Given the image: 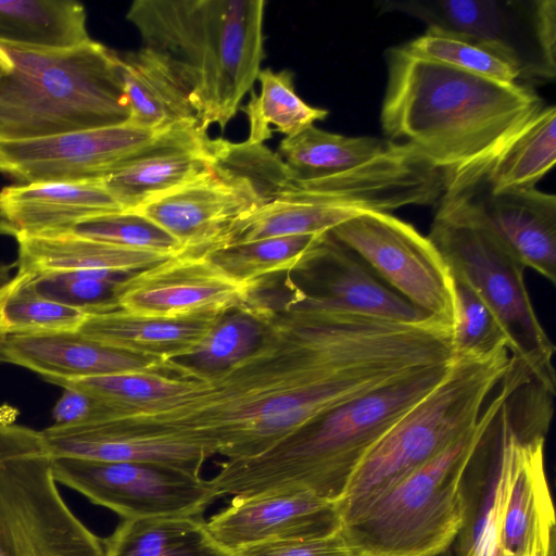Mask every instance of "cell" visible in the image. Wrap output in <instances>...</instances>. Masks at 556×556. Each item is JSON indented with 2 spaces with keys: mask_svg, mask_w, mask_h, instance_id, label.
Masks as SVG:
<instances>
[{
  "mask_svg": "<svg viewBox=\"0 0 556 556\" xmlns=\"http://www.w3.org/2000/svg\"><path fill=\"white\" fill-rule=\"evenodd\" d=\"M268 306L257 349L237 364L202 372L172 362L181 380L170 399L117 408L111 419L140 435L197 444L227 459L257 456L328 412L419 372L416 326L303 304L289 283Z\"/></svg>",
  "mask_w": 556,
  "mask_h": 556,
  "instance_id": "6da1fadb",
  "label": "cell"
},
{
  "mask_svg": "<svg viewBox=\"0 0 556 556\" xmlns=\"http://www.w3.org/2000/svg\"><path fill=\"white\" fill-rule=\"evenodd\" d=\"M386 63L382 130L441 173L443 194L480 188L503 150L545 106L533 87L471 75L404 46L388 49Z\"/></svg>",
  "mask_w": 556,
  "mask_h": 556,
  "instance_id": "7a4b0ae2",
  "label": "cell"
},
{
  "mask_svg": "<svg viewBox=\"0 0 556 556\" xmlns=\"http://www.w3.org/2000/svg\"><path fill=\"white\" fill-rule=\"evenodd\" d=\"M451 363L371 391L314 419L266 452L218 464L217 498L300 489L338 503L377 442L448 374Z\"/></svg>",
  "mask_w": 556,
  "mask_h": 556,
  "instance_id": "3957f363",
  "label": "cell"
},
{
  "mask_svg": "<svg viewBox=\"0 0 556 556\" xmlns=\"http://www.w3.org/2000/svg\"><path fill=\"white\" fill-rule=\"evenodd\" d=\"M263 0H136L126 18L172 66L199 127L224 129L265 58Z\"/></svg>",
  "mask_w": 556,
  "mask_h": 556,
  "instance_id": "277c9868",
  "label": "cell"
},
{
  "mask_svg": "<svg viewBox=\"0 0 556 556\" xmlns=\"http://www.w3.org/2000/svg\"><path fill=\"white\" fill-rule=\"evenodd\" d=\"M0 140H28L121 125L130 111L119 55L91 38L67 48L0 43Z\"/></svg>",
  "mask_w": 556,
  "mask_h": 556,
  "instance_id": "5b68a950",
  "label": "cell"
},
{
  "mask_svg": "<svg viewBox=\"0 0 556 556\" xmlns=\"http://www.w3.org/2000/svg\"><path fill=\"white\" fill-rule=\"evenodd\" d=\"M428 238L451 274L468 283L498 321L509 353L505 379L555 395V345L534 311L526 268L496 235L476 194H442Z\"/></svg>",
  "mask_w": 556,
  "mask_h": 556,
  "instance_id": "8992f818",
  "label": "cell"
},
{
  "mask_svg": "<svg viewBox=\"0 0 556 556\" xmlns=\"http://www.w3.org/2000/svg\"><path fill=\"white\" fill-rule=\"evenodd\" d=\"M498 386L470 431L342 522L341 532L354 556H442L448 551L464 520L468 465L514 392Z\"/></svg>",
  "mask_w": 556,
  "mask_h": 556,
  "instance_id": "52a82bcc",
  "label": "cell"
},
{
  "mask_svg": "<svg viewBox=\"0 0 556 556\" xmlns=\"http://www.w3.org/2000/svg\"><path fill=\"white\" fill-rule=\"evenodd\" d=\"M508 368L507 349L484 358L455 359L446 377L377 442L357 467L337 503L342 522L470 431Z\"/></svg>",
  "mask_w": 556,
  "mask_h": 556,
  "instance_id": "ba28073f",
  "label": "cell"
},
{
  "mask_svg": "<svg viewBox=\"0 0 556 556\" xmlns=\"http://www.w3.org/2000/svg\"><path fill=\"white\" fill-rule=\"evenodd\" d=\"M58 484L41 431L0 422V556H104Z\"/></svg>",
  "mask_w": 556,
  "mask_h": 556,
  "instance_id": "9c48e42d",
  "label": "cell"
},
{
  "mask_svg": "<svg viewBox=\"0 0 556 556\" xmlns=\"http://www.w3.org/2000/svg\"><path fill=\"white\" fill-rule=\"evenodd\" d=\"M213 168L202 178L139 207L182 247L201 256L226 245L233 224L276 199L282 174L263 144L212 139Z\"/></svg>",
  "mask_w": 556,
  "mask_h": 556,
  "instance_id": "30bf717a",
  "label": "cell"
},
{
  "mask_svg": "<svg viewBox=\"0 0 556 556\" xmlns=\"http://www.w3.org/2000/svg\"><path fill=\"white\" fill-rule=\"evenodd\" d=\"M381 12L415 17L479 45L511 63L519 84L533 87L556 77L555 0H388Z\"/></svg>",
  "mask_w": 556,
  "mask_h": 556,
  "instance_id": "8fae6325",
  "label": "cell"
},
{
  "mask_svg": "<svg viewBox=\"0 0 556 556\" xmlns=\"http://www.w3.org/2000/svg\"><path fill=\"white\" fill-rule=\"evenodd\" d=\"M329 233L410 304L453 329V279L428 236L387 212L361 213Z\"/></svg>",
  "mask_w": 556,
  "mask_h": 556,
  "instance_id": "7c38bea8",
  "label": "cell"
},
{
  "mask_svg": "<svg viewBox=\"0 0 556 556\" xmlns=\"http://www.w3.org/2000/svg\"><path fill=\"white\" fill-rule=\"evenodd\" d=\"M52 473L124 519L200 516L217 500L200 475L155 464L59 457L52 458Z\"/></svg>",
  "mask_w": 556,
  "mask_h": 556,
  "instance_id": "4fadbf2b",
  "label": "cell"
},
{
  "mask_svg": "<svg viewBox=\"0 0 556 556\" xmlns=\"http://www.w3.org/2000/svg\"><path fill=\"white\" fill-rule=\"evenodd\" d=\"M161 135L127 122L36 139L0 140V173L21 184L102 180Z\"/></svg>",
  "mask_w": 556,
  "mask_h": 556,
  "instance_id": "5bb4252c",
  "label": "cell"
},
{
  "mask_svg": "<svg viewBox=\"0 0 556 556\" xmlns=\"http://www.w3.org/2000/svg\"><path fill=\"white\" fill-rule=\"evenodd\" d=\"M255 291V286L230 278L205 255L180 254L131 274L118 285L115 298L128 313L188 318L240 308Z\"/></svg>",
  "mask_w": 556,
  "mask_h": 556,
  "instance_id": "9a60e30c",
  "label": "cell"
},
{
  "mask_svg": "<svg viewBox=\"0 0 556 556\" xmlns=\"http://www.w3.org/2000/svg\"><path fill=\"white\" fill-rule=\"evenodd\" d=\"M212 538L236 553L263 543L311 539L342 528L337 503L300 489H278L233 496L206 522Z\"/></svg>",
  "mask_w": 556,
  "mask_h": 556,
  "instance_id": "2e32d148",
  "label": "cell"
},
{
  "mask_svg": "<svg viewBox=\"0 0 556 556\" xmlns=\"http://www.w3.org/2000/svg\"><path fill=\"white\" fill-rule=\"evenodd\" d=\"M299 271L304 274L307 286H296L298 293L307 306L409 324L434 318L391 289L329 232L317 254Z\"/></svg>",
  "mask_w": 556,
  "mask_h": 556,
  "instance_id": "e0dca14e",
  "label": "cell"
},
{
  "mask_svg": "<svg viewBox=\"0 0 556 556\" xmlns=\"http://www.w3.org/2000/svg\"><path fill=\"white\" fill-rule=\"evenodd\" d=\"M513 430L505 405L464 478V520L452 556H504L501 521L510 473Z\"/></svg>",
  "mask_w": 556,
  "mask_h": 556,
  "instance_id": "ac0fdd59",
  "label": "cell"
},
{
  "mask_svg": "<svg viewBox=\"0 0 556 556\" xmlns=\"http://www.w3.org/2000/svg\"><path fill=\"white\" fill-rule=\"evenodd\" d=\"M212 139L200 128L172 130L124 162L101 181L123 210L191 184L213 168Z\"/></svg>",
  "mask_w": 556,
  "mask_h": 556,
  "instance_id": "d6986e66",
  "label": "cell"
},
{
  "mask_svg": "<svg viewBox=\"0 0 556 556\" xmlns=\"http://www.w3.org/2000/svg\"><path fill=\"white\" fill-rule=\"evenodd\" d=\"M0 363L42 376L50 383L138 371H163L165 363L93 341L79 331L0 336Z\"/></svg>",
  "mask_w": 556,
  "mask_h": 556,
  "instance_id": "ffe728a7",
  "label": "cell"
},
{
  "mask_svg": "<svg viewBox=\"0 0 556 556\" xmlns=\"http://www.w3.org/2000/svg\"><path fill=\"white\" fill-rule=\"evenodd\" d=\"M118 211L124 210L101 180L12 185L0 189V233L15 239L53 233Z\"/></svg>",
  "mask_w": 556,
  "mask_h": 556,
  "instance_id": "44dd1931",
  "label": "cell"
},
{
  "mask_svg": "<svg viewBox=\"0 0 556 556\" xmlns=\"http://www.w3.org/2000/svg\"><path fill=\"white\" fill-rule=\"evenodd\" d=\"M41 433L52 458L147 463L200 475L203 464L211 457L206 450L190 442L170 437L124 433L101 421L53 425Z\"/></svg>",
  "mask_w": 556,
  "mask_h": 556,
  "instance_id": "7402d4cb",
  "label": "cell"
},
{
  "mask_svg": "<svg viewBox=\"0 0 556 556\" xmlns=\"http://www.w3.org/2000/svg\"><path fill=\"white\" fill-rule=\"evenodd\" d=\"M490 225L514 257L556 280V197L536 188L475 192Z\"/></svg>",
  "mask_w": 556,
  "mask_h": 556,
  "instance_id": "603a6c76",
  "label": "cell"
},
{
  "mask_svg": "<svg viewBox=\"0 0 556 556\" xmlns=\"http://www.w3.org/2000/svg\"><path fill=\"white\" fill-rule=\"evenodd\" d=\"M222 316L163 318L116 308L87 314L77 331L113 349L166 363L190 356Z\"/></svg>",
  "mask_w": 556,
  "mask_h": 556,
  "instance_id": "cb8c5ba5",
  "label": "cell"
},
{
  "mask_svg": "<svg viewBox=\"0 0 556 556\" xmlns=\"http://www.w3.org/2000/svg\"><path fill=\"white\" fill-rule=\"evenodd\" d=\"M118 55L128 123L155 134L200 128L186 87L161 54L142 47Z\"/></svg>",
  "mask_w": 556,
  "mask_h": 556,
  "instance_id": "d4e9b609",
  "label": "cell"
},
{
  "mask_svg": "<svg viewBox=\"0 0 556 556\" xmlns=\"http://www.w3.org/2000/svg\"><path fill=\"white\" fill-rule=\"evenodd\" d=\"M16 267L29 273L113 269L128 273L152 267L172 257L128 249L73 233H47L16 238Z\"/></svg>",
  "mask_w": 556,
  "mask_h": 556,
  "instance_id": "484cf974",
  "label": "cell"
},
{
  "mask_svg": "<svg viewBox=\"0 0 556 556\" xmlns=\"http://www.w3.org/2000/svg\"><path fill=\"white\" fill-rule=\"evenodd\" d=\"M103 546L104 556H235L212 538L200 516L124 519Z\"/></svg>",
  "mask_w": 556,
  "mask_h": 556,
  "instance_id": "4316f807",
  "label": "cell"
},
{
  "mask_svg": "<svg viewBox=\"0 0 556 556\" xmlns=\"http://www.w3.org/2000/svg\"><path fill=\"white\" fill-rule=\"evenodd\" d=\"M84 5L73 0H0V43L67 48L90 39Z\"/></svg>",
  "mask_w": 556,
  "mask_h": 556,
  "instance_id": "83f0119b",
  "label": "cell"
},
{
  "mask_svg": "<svg viewBox=\"0 0 556 556\" xmlns=\"http://www.w3.org/2000/svg\"><path fill=\"white\" fill-rule=\"evenodd\" d=\"M390 142L370 136L333 134L313 125L286 137L277 154L294 179H306L356 167L382 153Z\"/></svg>",
  "mask_w": 556,
  "mask_h": 556,
  "instance_id": "f1b7e54d",
  "label": "cell"
},
{
  "mask_svg": "<svg viewBox=\"0 0 556 556\" xmlns=\"http://www.w3.org/2000/svg\"><path fill=\"white\" fill-rule=\"evenodd\" d=\"M328 232L237 242L205 256L230 278L256 287L265 276L301 270L317 254Z\"/></svg>",
  "mask_w": 556,
  "mask_h": 556,
  "instance_id": "f546056e",
  "label": "cell"
},
{
  "mask_svg": "<svg viewBox=\"0 0 556 556\" xmlns=\"http://www.w3.org/2000/svg\"><path fill=\"white\" fill-rule=\"evenodd\" d=\"M555 162L556 108L545 105L503 150L482 185L492 194L535 188Z\"/></svg>",
  "mask_w": 556,
  "mask_h": 556,
  "instance_id": "4dcf8cb0",
  "label": "cell"
},
{
  "mask_svg": "<svg viewBox=\"0 0 556 556\" xmlns=\"http://www.w3.org/2000/svg\"><path fill=\"white\" fill-rule=\"evenodd\" d=\"M257 79L260 94L251 90L249 102L240 108L249 121V143L263 144L273 130L293 137L327 117V110L311 106L296 94L291 71L261 70Z\"/></svg>",
  "mask_w": 556,
  "mask_h": 556,
  "instance_id": "1f68e13d",
  "label": "cell"
},
{
  "mask_svg": "<svg viewBox=\"0 0 556 556\" xmlns=\"http://www.w3.org/2000/svg\"><path fill=\"white\" fill-rule=\"evenodd\" d=\"M358 214L361 212L278 197L237 220L226 245L273 237L324 233Z\"/></svg>",
  "mask_w": 556,
  "mask_h": 556,
  "instance_id": "d6a6232c",
  "label": "cell"
},
{
  "mask_svg": "<svg viewBox=\"0 0 556 556\" xmlns=\"http://www.w3.org/2000/svg\"><path fill=\"white\" fill-rule=\"evenodd\" d=\"M268 304L249 302L214 324L186 365L202 372L226 369L253 353L264 337Z\"/></svg>",
  "mask_w": 556,
  "mask_h": 556,
  "instance_id": "836d02e7",
  "label": "cell"
},
{
  "mask_svg": "<svg viewBox=\"0 0 556 556\" xmlns=\"http://www.w3.org/2000/svg\"><path fill=\"white\" fill-rule=\"evenodd\" d=\"M86 313L48 301L27 283V273L16 271L0 286V336L43 331H77Z\"/></svg>",
  "mask_w": 556,
  "mask_h": 556,
  "instance_id": "e575fe53",
  "label": "cell"
},
{
  "mask_svg": "<svg viewBox=\"0 0 556 556\" xmlns=\"http://www.w3.org/2000/svg\"><path fill=\"white\" fill-rule=\"evenodd\" d=\"M25 273L28 287L36 294L86 314L119 308L116 289L134 274L113 269Z\"/></svg>",
  "mask_w": 556,
  "mask_h": 556,
  "instance_id": "d590c367",
  "label": "cell"
},
{
  "mask_svg": "<svg viewBox=\"0 0 556 556\" xmlns=\"http://www.w3.org/2000/svg\"><path fill=\"white\" fill-rule=\"evenodd\" d=\"M53 233H73L128 249L150 251L168 256L180 255L184 252L179 242L168 232L146 215L134 210L89 217Z\"/></svg>",
  "mask_w": 556,
  "mask_h": 556,
  "instance_id": "8d00e7d4",
  "label": "cell"
},
{
  "mask_svg": "<svg viewBox=\"0 0 556 556\" xmlns=\"http://www.w3.org/2000/svg\"><path fill=\"white\" fill-rule=\"evenodd\" d=\"M410 53L503 84L519 83L518 70L505 59L468 40L427 28L403 45Z\"/></svg>",
  "mask_w": 556,
  "mask_h": 556,
  "instance_id": "74e56055",
  "label": "cell"
},
{
  "mask_svg": "<svg viewBox=\"0 0 556 556\" xmlns=\"http://www.w3.org/2000/svg\"><path fill=\"white\" fill-rule=\"evenodd\" d=\"M451 276L455 306L454 358H484L507 349L506 336L486 304L462 278Z\"/></svg>",
  "mask_w": 556,
  "mask_h": 556,
  "instance_id": "f35d334b",
  "label": "cell"
},
{
  "mask_svg": "<svg viewBox=\"0 0 556 556\" xmlns=\"http://www.w3.org/2000/svg\"><path fill=\"white\" fill-rule=\"evenodd\" d=\"M235 556H354L341 530L326 536L263 543Z\"/></svg>",
  "mask_w": 556,
  "mask_h": 556,
  "instance_id": "ab89813d",
  "label": "cell"
},
{
  "mask_svg": "<svg viewBox=\"0 0 556 556\" xmlns=\"http://www.w3.org/2000/svg\"><path fill=\"white\" fill-rule=\"evenodd\" d=\"M52 416L54 426L90 424L106 417L110 405L100 399L72 387H64Z\"/></svg>",
  "mask_w": 556,
  "mask_h": 556,
  "instance_id": "60d3db41",
  "label": "cell"
},
{
  "mask_svg": "<svg viewBox=\"0 0 556 556\" xmlns=\"http://www.w3.org/2000/svg\"><path fill=\"white\" fill-rule=\"evenodd\" d=\"M11 60L3 48L0 46V79L5 76L11 71Z\"/></svg>",
  "mask_w": 556,
  "mask_h": 556,
  "instance_id": "b9f144b4",
  "label": "cell"
},
{
  "mask_svg": "<svg viewBox=\"0 0 556 556\" xmlns=\"http://www.w3.org/2000/svg\"><path fill=\"white\" fill-rule=\"evenodd\" d=\"M14 267H16V262L12 264H0V286L11 278V271Z\"/></svg>",
  "mask_w": 556,
  "mask_h": 556,
  "instance_id": "7bdbcfd3",
  "label": "cell"
}]
</instances>
